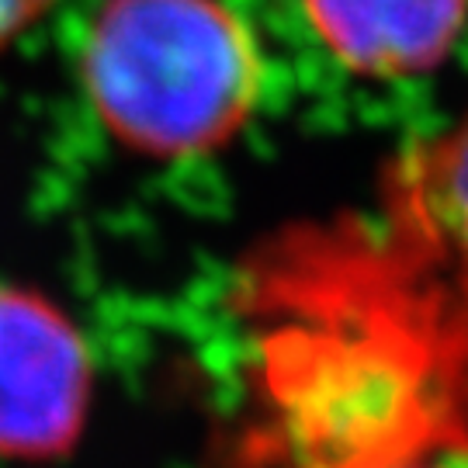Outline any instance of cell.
Returning <instances> with one entry per match:
<instances>
[{"instance_id": "cell-6", "label": "cell", "mask_w": 468, "mask_h": 468, "mask_svg": "<svg viewBox=\"0 0 468 468\" xmlns=\"http://www.w3.org/2000/svg\"><path fill=\"white\" fill-rule=\"evenodd\" d=\"M452 454H468V448H434V452L399 454V458H388V462H378V465L368 468H462Z\"/></svg>"}, {"instance_id": "cell-4", "label": "cell", "mask_w": 468, "mask_h": 468, "mask_svg": "<svg viewBox=\"0 0 468 468\" xmlns=\"http://www.w3.org/2000/svg\"><path fill=\"white\" fill-rule=\"evenodd\" d=\"M340 63L368 77L437 67L468 15V0H302Z\"/></svg>"}, {"instance_id": "cell-1", "label": "cell", "mask_w": 468, "mask_h": 468, "mask_svg": "<svg viewBox=\"0 0 468 468\" xmlns=\"http://www.w3.org/2000/svg\"><path fill=\"white\" fill-rule=\"evenodd\" d=\"M80 69L118 143L150 156H198L247 125L264 63L250 28L218 0H104Z\"/></svg>"}, {"instance_id": "cell-2", "label": "cell", "mask_w": 468, "mask_h": 468, "mask_svg": "<svg viewBox=\"0 0 468 468\" xmlns=\"http://www.w3.org/2000/svg\"><path fill=\"white\" fill-rule=\"evenodd\" d=\"M90 354L49 299L0 284V458H59L87 423Z\"/></svg>"}, {"instance_id": "cell-3", "label": "cell", "mask_w": 468, "mask_h": 468, "mask_svg": "<svg viewBox=\"0 0 468 468\" xmlns=\"http://www.w3.org/2000/svg\"><path fill=\"white\" fill-rule=\"evenodd\" d=\"M392 216L399 257L434 284L468 354V118L402 160Z\"/></svg>"}, {"instance_id": "cell-5", "label": "cell", "mask_w": 468, "mask_h": 468, "mask_svg": "<svg viewBox=\"0 0 468 468\" xmlns=\"http://www.w3.org/2000/svg\"><path fill=\"white\" fill-rule=\"evenodd\" d=\"M49 4L52 0H0V49L11 46L25 28H32L35 17Z\"/></svg>"}]
</instances>
